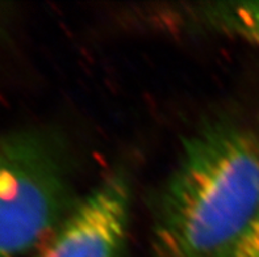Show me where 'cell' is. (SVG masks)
<instances>
[{
  "instance_id": "obj_1",
  "label": "cell",
  "mask_w": 259,
  "mask_h": 257,
  "mask_svg": "<svg viewBox=\"0 0 259 257\" xmlns=\"http://www.w3.org/2000/svg\"><path fill=\"white\" fill-rule=\"evenodd\" d=\"M259 218V125L213 116L183 142L151 215L154 257H227Z\"/></svg>"
},
{
  "instance_id": "obj_2",
  "label": "cell",
  "mask_w": 259,
  "mask_h": 257,
  "mask_svg": "<svg viewBox=\"0 0 259 257\" xmlns=\"http://www.w3.org/2000/svg\"><path fill=\"white\" fill-rule=\"evenodd\" d=\"M67 162L46 137H0V257H19L56 231L76 205Z\"/></svg>"
},
{
  "instance_id": "obj_3",
  "label": "cell",
  "mask_w": 259,
  "mask_h": 257,
  "mask_svg": "<svg viewBox=\"0 0 259 257\" xmlns=\"http://www.w3.org/2000/svg\"><path fill=\"white\" fill-rule=\"evenodd\" d=\"M132 186L118 170L79 199L39 257H120L131 221Z\"/></svg>"
},
{
  "instance_id": "obj_4",
  "label": "cell",
  "mask_w": 259,
  "mask_h": 257,
  "mask_svg": "<svg viewBox=\"0 0 259 257\" xmlns=\"http://www.w3.org/2000/svg\"><path fill=\"white\" fill-rule=\"evenodd\" d=\"M192 24L259 47V2L203 3L186 11Z\"/></svg>"
},
{
  "instance_id": "obj_5",
  "label": "cell",
  "mask_w": 259,
  "mask_h": 257,
  "mask_svg": "<svg viewBox=\"0 0 259 257\" xmlns=\"http://www.w3.org/2000/svg\"><path fill=\"white\" fill-rule=\"evenodd\" d=\"M227 257H259V218Z\"/></svg>"
}]
</instances>
